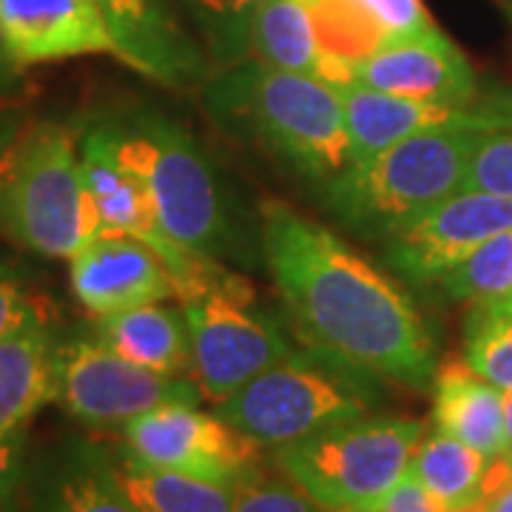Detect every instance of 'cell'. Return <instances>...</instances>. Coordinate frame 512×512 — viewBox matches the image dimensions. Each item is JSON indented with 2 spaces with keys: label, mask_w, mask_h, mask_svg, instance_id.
I'll list each match as a JSON object with an SVG mask.
<instances>
[{
  "label": "cell",
  "mask_w": 512,
  "mask_h": 512,
  "mask_svg": "<svg viewBox=\"0 0 512 512\" xmlns=\"http://www.w3.org/2000/svg\"><path fill=\"white\" fill-rule=\"evenodd\" d=\"M262 248L308 348L370 379L433 387L439 362L424 316L345 239L285 202H265Z\"/></svg>",
  "instance_id": "obj_1"
},
{
  "label": "cell",
  "mask_w": 512,
  "mask_h": 512,
  "mask_svg": "<svg viewBox=\"0 0 512 512\" xmlns=\"http://www.w3.org/2000/svg\"><path fill=\"white\" fill-rule=\"evenodd\" d=\"M208 103L313 180L330 183L353 165L342 97L313 74L282 72L248 57L211 83Z\"/></svg>",
  "instance_id": "obj_2"
},
{
  "label": "cell",
  "mask_w": 512,
  "mask_h": 512,
  "mask_svg": "<svg viewBox=\"0 0 512 512\" xmlns=\"http://www.w3.org/2000/svg\"><path fill=\"white\" fill-rule=\"evenodd\" d=\"M473 140L470 117L419 131L325 183V202L353 231L387 239L464 188Z\"/></svg>",
  "instance_id": "obj_3"
},
{
  "label": "cell",
  "mask_w": 512,
  "mask_h": 512,
  "mask_svg": "<svg viewBox=\"0 0 512 512\" xmlns=\"http://www.w3.org/2000/svg\"><path fill=\"white\" fill-rule=\"evenodd\" d=\"M379 404L373 379L316 350H293L217 404V413L259 447H288L330 427L365 419Z\"/></svg>",
  "instance_id": "obj_4"
},
{
  "label": "cell",
  "mask_w": 512,
  "mask_h": 512,
  "mask_svg": "<svg viewBox=\"0 0 512 512\" xmlns=\"http://www.w3.org/2000/svg\"><path fill=\"white\" fill-rule=\"evenodd\" d=\"M103 128L120 163L146 185L168 237L191 254L220 259L228 245L225 202L194 137L165 117H134Z\"/></svg>",
  "instance_id": "obj_5"
},
{
  "label": "cell",
  "mask_w": 512,
  "mask_h": 512,
  "mask_svg": "<svg viewBox=\"0 0 512 512\" xmlns=\"http://www.w3.org/2000/svg\"><path fill=\"white\" fill-rule=\"evenodd\" d=\"M424 424L365 416L276 450V467L325 512H367L410 470Z\"/></svg>",
  "instance_id": "obj_6"
},
{
  "label": "cell",
  "mask_w": 512,
  "mask_h": 512,
  "mask_svg": "<svg viewBox=\"0 0 512 512\" xmlns=\"http://www.w3.org/2000/svg\"><path fill=\"white\" fill-rule=\"evenodd\" d=\"M0 228L20 248L52 259H74L100 234L80 143L69 128L40 123L26 131Z\"/></svg>",
  "instance_id": "obj_7"
},
{
  "label": "cell",
  "mask_w": 512,
  "mask_h": 512,
  "mask_svg": "<svg viewBox=\"0 0 512 512\" xmlns=\"http://www.w3.org/2000/svg\"><path fill=\"white\" fill-rule=\"evenodd\" d=\"M183 313L191 336V379L208 402L231 399L293 353L285 330L256 305L254 288L231 271L183 302Z\"/></svg>",
  "instance_id": "obj_8"
},
{
  "label": "cell",
  "mask_w": 512,
  "mask_h": 512,
  "mask_svg": "<svg viewBox=\"0 0 512 512\" xmlns=\"http://www.w3.org/2000/svg\"><path fill=\"white\" fill-rule=\"evenodd\" d=\"M200 399L194 379L134 365L97 336L57 348V402L86 427H126L160 404H200Z\"/></svg>",
  "instance_id": "obj_9"
},
{
  "label": "cell",
  "mask_w": 512,
  "mask_h": 512,
  "mask_svg": "<svg viewBox=\"0 0 512 512\" xmlns=\"http://www.w3.org/2000/svg\"><path fill=\"white\" fill-rule=\"evenodd\" d=\"M123 436V456L146 467L228 484L256 476L259 444L220 413H205L191 402L160 404L128 421Z\"/></svg>",
  "instance_id": "obj_10"
},
{
  "label": "cell",
  "mask_w": 512,
  "mask_h": 512,
  "mask_svg": "<svg viewBox=\"0 0 512 512\" xmlns=\"http://www.w3.org/2000/svg\"><path fill=\"white\" fill-rule=\"evenodd\" d=\"M512 228V197L461 188L384 242L387 262L407 279L436 282L476 248Z\"/></svg>",
  "instance_id": "obj_11"
},
{
  "label": "cell",
  "mask_w": 512,
  "mask_h": 512,
  "mask_svg": "<svg viewBox=\"0 0 512 512\" xmlns=\"http://www.w3.org/2000/svg\"><path fill=\"white\" fill-rule=\"evenodd\" d=\"M69 262L74 296L97 319L148 302L180 299L177 274L143 239L100 231Z\"/></svg>",
  "instance_id": "obj_12"
},
{
  "label": "cell",
  "mask_w": 512,
  "mask_h": 512,
  "mask_svg": "<svg viewBox=\"0 0 512 512\" xmlns=\"http://www.w3.org/2000/svg\"><path fill=\"white\" fill-rule=\"evenodd\" d=\"M356 80L379 92L453 106H470L481 92L476 69L441 29L390 40L356 66Z\"/></svg>",
  "instance_id": "obj_13"
},
{
  "label": "cell",
  "mask_w": 512,
  "mask_h": 512,
  "mask_svg": "<svg viewBox=\"0 0 512 512\" xmlns=\"http://www.w3.org/2000/svg\"><path fill=\"white\" fill-rule=\"evenodd\" d=\"M0 26L23 69L80 55L120 60L94 0H0Z\"/></svg>",
  "instance_id": "obj_14"
},
{
  "label": "cell",
  "mask_w": 512,
  "mask_h": 512,
  "mask_svg": "<svg viewBox=\"0 0 512 512\" xmlns=\"http://www.w3.org/2000/svg\"><path fill=\"white\" fill-rule=\"evenodd\" d=\"M109 26L120 60L128 69L160 80L165 86H183L205 72L197 43L188 37L163 0H94Z\"/></svg>",
  "instance_id": "obj_15"
},
{
  "label": "cell",
  "mask_w": 512,
  "mask_h": 512,
  "mask_svg": "<svg viewBox=\"0 0 512 512\" xmlns=\"http://www.w3.org/2000/svg\"><path fill=\"white\" fill-rule=\"evenodd\" d=\"M339 97H342L345 120H348L353 163L396 146L419 131L461 123L470 117V106L427 103V100L379 92V89L362 86V83L339 92Z\"/></svg>",
  "instance_id": "obj_16"
},
{
  "label": "cell",
  "mask_w": 512,
  "mask_h": 512,
  "mask_svg": "<svg viewBox=\"0 0 512 512\" xmlns=\"http://www.w3.org/2000/svg\"><path fill=\"white\" fill-rule=\"evenodd\" d=\"M32 512H140L120 487L114 458L92 441H66L37 481Z\"/></svg>",
  "instance_id": "obj_17"
},
{
  "label": "cell",
  "mask_w": 512,
  "mask_h": 512,
  "mask_svg": "<svg viewBox=\"0 0 512 512\" xmlns=\"http://www.w3.org/2000/svg\"><path fill=\"white\" fill-rule=\"evenodd\" d=\"M436 430L495 458L504 453V390L478 376L467 359H450L433 379Z\"/></svg>",
  "instance_id": "obj_18"
},
{
  "label": "cell",
  "mask_w": 512,
  "mask_h": 512,
  "mask_svg": "<svg viewBox=\"0 0 512 512\" xmlns=\"http://www.w3.org/2000/svg\"><path fill=\"white\" fill-rule=\"evenodd\" d=\"M52 399H57V348L40 319L0 342V439L23 433Z\"/></svg>",
  "instance_id": "obj_19"
},
{
  "label": "cell",
  "mask_w": 512,
  "mask_h": 512,
  "mask_svg": "<svg viewBox=\"0 0 512 512\" xmlns=\"http://www.w3.org/2000/svg\"><path fill=\"white\" fill-rule=\"evenodd\" d=\"M94 336L106 342L114 353L146 370L163 376L191 373V336L183 308L148 302L128 311L109 313L97 319Z\"/></svg>",
  "instance_id": "obj_20"
},
{
  "label": "cell",
  "mask_w": 512,
  "mask_h": 512,
  "mask_svg": "<svg viewBox=\"0 0 512 512\" xmlns=\"http://www.w3.org/2000/svg\"><path fill=\"white\" fill-rule=\"evenodd\" d=\"M114 467L120 487L140 512H234L237 507L239 484L157 470L126 456Z\"/></svg>",
  "instance_id": "obj_21"
},
{
  "label": "cell",
  "mask_w": 512,
  "mask_h": 512,
  "mask_svg": "<svg viewBox=\"0 0 512 512\" xmlns=\"http://www.w3.org/2000/svg\"><path fill=\"white\" fill-rule=\"evenodd\" d=\"M490 458L447 433L424 436L410 461V476L444 512H464L481 498Z\"/></svg>",
  "instance_id": "obj_22"
},
{
  "label": "cell",
  "mask_w": 512,
  "mask_h": 512,
  "mask_svg": "<svg viewBox=\"0 0 512 512\" xmlns=\"http://www.w3.org/2000/svg\"><path fill=\"white\" fill-rule=\"evenodd\" d=\"M251 60L282 72L319 77V43L308 0H271L251 20Z\"/></svg>",
  "instance_id": "obj_23"
},
{
  "label": "cell",
  "mask_w": 512,
  "mask_h": 512,
  "mask_svg": "<svg viewBox=\"0 0 512 512\" xmlns=\"http://www.w3.org/2000/svg\"><path fill=\"white\" fill-rule=\"evenodd\" d=\"M322 60L359 66L393 37L362 0H308Z\"/></svg>",
  "instance_id": "obj_24"
},
{
  "label": "cell",
  "mask_w": 512,
  "mask_h": 512,
  "mask_svg": "<svg viewBox=\"0 0 512 512\" xmlns=\"http://www.w3.org/2000/svg\"><path fill=\"white\" fill-rule=\"evenodd\" d=\"M467 365L501 390H512V293L478 299L464 319Z\"/></svg>",
  "instance_id": "obj_25"
},
{
  "label": "cell",
  "mask_w": 512,
  "mask_h": 512,
  "mask_svg": "<svg viewBox=\"0 0 512 512\" xmlns=\"http://www.w3.org/2000/svg\"><path fill=\"white\" fill-rule=\"evenodd\" d=\"M265 3L271 0H183L211 57L225 69L251 57V20Z\"/></svg>",
  "instance_id": "obj_26"
},
{
  "label": "cell",
  "mask_w": 512,
  "mask_h": 512,
  "mask_svg": "<svg viewBox=\"0 0 512 512\" xmlns=\"http://www.w3.org/2000/svg\"><path fill=\"white\" fill-rule=\"evenodd\" d=\"M453 299H493L512 293V228L487 239L458 268L441 279Z\"/></svg>",
  "instance_id": "obj_27"
},
{
  "label": "cell",
  "mask_w": 512,
  "mask_h": 512,
  "mask_svg": "<svg viewBox=\"0 0 512 512\" xmlns=\"http://www.w3.org/2000/svg\"><path fill=\"white\" fill-rule=\"evenodd\" d=\"M464 188L512 197V134L498 128H476Z\"/></svg>",
  "instance_id": "obj_28"
},
{
  "label": "cell",
  "mask_w": 512,
  "mask_h": 512,
  "mask_svg": "<svg viewBox=\"0 0 512 512\" xmlns=\"http://www.w3.org/2000/svg\"><path fill=\"white\" fill-rule=\"evenodd\" d=\"M234 512H319V507L299 487L251 476L237 487Z\"/></svg>",
  "instance_id": "obj_29"
},
{
  "label": "cell",
  "mask_w": 512,
  "mask_h": 512,
  "mask_svg": "<svg viewBox=\"0 0 512 512\" xmlns=\"http://www.w3.org/2000/svg\"><path fill=\"white\" fill-rule=\"evenodd\" d=\"M40 308L26 288L23 276L0 262V342L15 336L23 328L40 322Z\"/></svg>",
  "instance_id": "obj_30"
},
{
  "label": "cell",
  "mask_w": 512,
  "mask_h": 512,
  "mask_svg": "<svg viewBox=\"0 0 512 512\" xmlns=\"http://www.w3.org/2000/svg\"><path fill=\"white\" fill-rule=\"evenodd\" d=\"M362 3L376 15V20L382 23L393 40L427 35V32L439 29L427 15L421 0H362Z\"/></svg>",
  "instance_id": "obj_31"
},
{
  "label": "cell",
  "mask_w": 512,
  "mask_h": 512,
  "mask_svg": "<svg viewBox=\"0 0 512 512\" xmlns=\"http://www.w3.org/2000/svg\"><path fill=\"white\" fill-rule=\"evenodd\" d=\"M470 123L473 128H498L512 134V89L478 92L470 103Z\"/></svg>",
  "instance_id": "obj_32"
},
{
  "label": "cell",
  "mask_w": 512,
  "mask_h": 512,
  "mask_svg": "<svg viewBox=\"0 0 512 512\" xmlns=\"http://www.w3.org/2000/svg\"><path fill=\"white\" fill-rule=\"evenodd\" d=\"M23 484V433L0 439V512H6Z\"/></svg>",
  "instance_id": "obj_33"
},
{
  "label": "cell",
  "mask_w": 512,
  "mask_h": 512,
  "mask_svg": "<svg viewBox=\"0 0 512 512\" xmlns=\"http://www.w3.org/2000/svg\"><path fill=\"white\" fill-rule=\"evenodd\" d=\"M26 131H29V123L20 111L0 106V154L15 146L18 140H23Z\"/></svg>",
  "instance_id": "obj_34"
},
{
  "label": "cell",
  "mask_w": 512,
  "mask_h": 512,
  "mask_svg": "<svg viewBox=\"0 0 512 512\" xmlns=\"http://www.w3.org/2000/svg\"><path fill=\"white\" fill-rule=\"evenodd\" d=\"M20 72H23V66L18 63V57L12 55V46L0 26V92H9L20 80Z\"/></svg>",
  "instance_id": "obj_35"
},
{
  "label": "cell",
  "mask_w": 512,
  "mask_h": 512,
  "mask_svg": "<svg viewBox=\"0 0 512 512\" xmlns=\"http://www.w3.org/2000/svg\"><path fill=\"white\" fill-rule=\"evenodd\" d=\"M20 148H23V140H18L12 148H6L0 154V220H3V202H6V194H9V185H12V177H15V168H18Z\"/></svg>",
  "instance_id": "obj_36"
},
{
  "label": "cell",
  "mask_w": 512,
  "mask_h": 512,
  "mask_svg": "<svg viewBox=\"0 0 512 512\" xmlns=\"http://www.w3.org/2000/svg\"><path fill=\"white\" fill-rule=\"evenodd\" d=\"M504 453H512V390H504Z\"/></svg>",
  "instance_id": "obj_37"
},
{
  "label": "cell",
  "mask_w": 512,
  "mask_h": 512,
  "mask_svg": "<svg viewBox=\"0 0 512 512\" xmlns=\"http://www.w3.org/2000/svg\"><path fill=\"white\" fill-rule=\"evenodd\" d=\"M419 512H444V510H439V507H433V510H419Z\"/></svg>",
  "instance_id": "obj_38"
},
{
  "label": "cell",
  "mask_w": 512,
  "mask_h": 512,
  "mask_svg": "<svg viewBox=\"0 0 512 512\" xmlns=\"http://www.w3.org/2000/svg\"><path fill=\"white\" fill-rule=\"evenodd\" d=\"M507 3H510V9H512V0H507Z\"/></svg>",
  "instance_id": "obj_39"
}]
</instances>
